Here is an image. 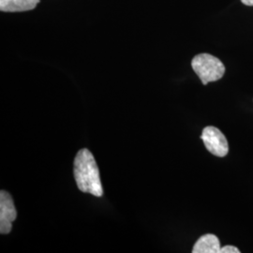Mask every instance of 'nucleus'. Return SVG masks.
Here are the masks:
<instances>
[{
	"instance_id": "f257e3e1",
	"label": "nucleus",
	"mask_w": 253,
	"mask_h": 253,
	"mask_svg": "<svg viewBox=\"0 0 253 253\" xmlns=\"http://www.w3.org/2000/svg\"><path fill=\"white\" fill-rule=\"evenodd\" d=\"M73 174L78 189L96 197L103 195L100 171L94 156L86 148L78 151L73 163Z\"/></svg>"
},
{
	"instance_id": "f03ea898",
	"label": "nucleus",
	"mask_w": 253,
	"mask_h": 253,
	"mask_svg": "<svg viewBox=\"0 0 253 253\" xmlns=\"http://www.w3.org/2000/svg\"><path fill=\"white\" fill-rule=\"evenodd\" d=\"M191 66L193 71L199 76L203 84L217 81L221 79L225 73L223 63L212 54H197L193 57Z\"/></svg>"
},
{
	"instance_id": "7ed1b4c3",
	"label": "nucleus",
	"mask_w": 253,
	"mask_h": 253,
	"mask_svg": "<svg viewBox=\"0 0 253 253\" xmlns=\"http://www.w3.org/2000/svg\"><path fill=\"white\" fill-rule=\"evenodd\" d=\"M201 139L208 151L217 157H225L229 152V145L223 133L215 126H209L204 128Z\"/></svg>"
},
{
	"instance_id": "20e7f679",
	"label": "nucleus",
	"mask_w": 253,
	"mask_h": 253,
	"mask_svg": "<svg viewBox=\"0 0 253 253\" xmlns=\"http://www.w3.org/2000/svg\"><path fill=\"white\" fill-rule=\"evenodd\" d=\"M17 217L12 197L5 190L0 191V233L7 235L12 229V221Z\"/></svg>"
},
{
	"instance_id": "39448f33",
	"label": "nucleus",
	"mask_w": 253,
	"mask_h": 253,
	"mask_svg": "<svg viewBox=\"0 0 253 253\" xmlns=\"http://www.w3.org/2000/svg\"><path fill=\"white\" fill-rule=\"evenodd\" d=\"M41 0H0V9L4 12H21L36 8Z\"/></svg>"
},
{
	"instance_id": "423d86ee",
	"label": "nucleus",
	"mask_w": 253,
	"mask_h": 253,
	"mask_svg": "<svg viewBox=\"0 0 253 253\" xmlns=\"http://www.w3.org/2000/svg\"><path fill=\"white\" fill-rule=\"evenodd\" d=\"M220 244L219 240L215 235H203L194 245L193 253H219Z\"/></svg>"
},
{
	"instance_id": "0eeeda50",
	"label": "nucleus",
	"mask_w": 253,
	"mask_h": 253,
	"mask_svg": "<svg viewBox=\"0 0 253 253\" xmlns=\"http://www.w3.org/2000/svg\"><path fill=\"white\" fill-rule=\"evenodd\" d=\"M240 251L234 246H225L223 248H220L219 253H239Z\"/></svg>"
},
{
	"instance_id": "6e6552de",
	"label": "nucleus",
	"mask_w": 253,
	"mask_h": 253,
	"mask_svg": "<svg viewBox=\"0 0 253 253\" xmlns=\"http://www.w3.org/2000/svg\"><path fill=\"white\" fill-rule=\"evenodd\" d=\"M241 2L247 6H253V0H241Z\"/></svg>"
}]
</instances>
